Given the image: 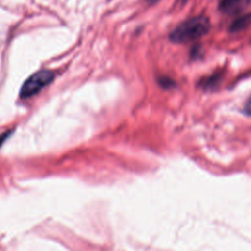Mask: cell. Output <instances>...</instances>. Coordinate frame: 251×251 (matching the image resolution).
Here are the masks:
<instances>
[{
  "instance_id": "obj_1",
  "label": "cell",
  "mask_w": 251,
  "mask_h": 251,
  "mask_svg": "<svg viewBox=\"0 0 251 251\" xmlns=\"http://www.w3.org/2000/svg\"><path fill=\"white\" fill-rule=\"evenodd\" d=\"M211 27L209 19L205 15L193 17L178 25L170 34V40L176 43L193 41L205 35Z\"/></svg>"
},
{
  "instance_id": "obj_2",
  "label": "cell",
  "mask_w": 251,
  "mask_h": 251,
  "mask_svg": "<svg viewBox=\"0 0 251 251\" xmlns=\"http://www.w3.org/2000/svg\"><path fill=\"white\" fill-rule=\"evenodd\" d=\"M55 74L51 71H39L30 75L23 84L20 96L23 99L31 97L38 93L43 87L53 81Z\"/></svg>"
},
{
  "instance_id": "obj_3",
  "label": "cell",
  "mask_w": 251,
  "mask_h": 251,
  "mask_svg": "<svg viewBox=\"0 0 251 251\" xmlns=\"http://www.w3.org/2000/svg\"><path fill=\"white\" fill-rule=\"evenodd\" d=\"M250 4V0H221L219 9L227 15H234L245 10Z\"/></svg>"
},
{
  "instance_id": "obj_4",
  "label": "cell",
  "mask_w": 251,
  "mask_h": 251,
  "mask_svg": "<svg viewBox=\"0 0 251 251\" xmlns=\"http://www.w3.org/2000/svg\"><path fill=\"white\" fill-rule=\"evenodd\" d=\"M250 23V15L246 14L244 16H241L240 18L236 19L230 25V31H239L244 29L246 26H248Z\"/></svg>"
},
{
  "instance_id": "obj_5",
  "label": "cell",
  "mask_w": 251,
  "mask_h": 251,
  "mask_svg": "<svg viewBox=\"0 0 251 251\" xmlns=\"http://www.w3.org/2000/svg\"><path fill=\"white\" fill-rule=\"evenodd\" d=\"M11 130H9V131H6V132H3V133H1L0 134V147H1V145L4 143V141L9 137V135L11 134Z\"/></svg>"
}]
</instances>
